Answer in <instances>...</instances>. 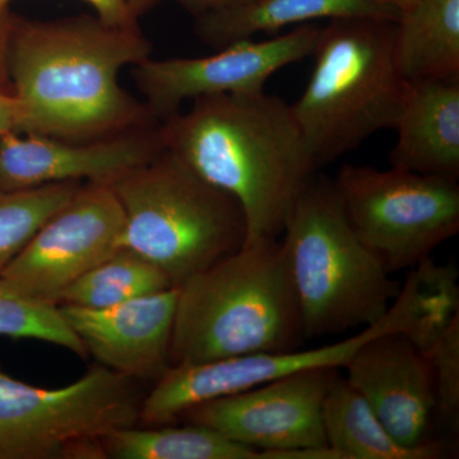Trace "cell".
<instances>
[{
    "label": "cell",
    "mask_w": 459,
    "mask_h": 459,
    "mask_svg": "<svg viewBox=\"0 0 459 459\" xmlns=\"http://www.w3.org/2000/svg\"><path fill=\"white\" fill-rule=\"evenodd\" d=\"M323 425L336 459H439L446 455V444L437 440L407 446L394 439L341 369L329 374Z\"/></svg>",
    "instance_id": "obj_18"
},
{
    "label": "cell",
    "mask_w": 459,
    "mask_h": 459,
    "mask_svg": "<svg viewBox=\"0 0 459 459\" xmlns=\"http://www.w3.org/2000/svg\"><path fill=\"white\" fill-rule=\"evenodd\" d=\"M82 181L0 192V274L48 220L68 204Z\"/></svg>",
    "instance_id": "obj_22"
},
{
    "label": "cell",
    "mask_w": 459,
    "mask_h": 459,
    "mask_svg": "<svg viewBox=\"0 0 459 459\" xmlns=\"http://www.w3.org/2000/svg\"><path fill=\"white\" fill-rule=\"evenodd\" d=\"M151 56L138 27L98 16L27 20L13 13L8 72L18 104L17 133L93 142L161 123L124 90L119 74Z\"/></svg>",
    "instance_id": "obj_1"
},
{
    "label": "cell",
    "mask_w": 459,
    "mask_h": 459,
    "mask_svg": "<svg viewBox=\"0 0 459 459\" xmlns=\"http://www.w3.org/2000/svg\"><path fill=\"white\" fill-rule=\"evenodd\" d=\"M12 0H0V12L9 8ZM95 9L96 16L108 25L138 27V21L132 16L126 0H83Z\"/></svg>",
    "instance_id": "obj_26"
},
{
    "label": "cell",
    "mask_w": 459,
    "mask_h": 459,
    "mask_svg": "<svg viewBox=\"0 0 459 459\" xmlns=\"http://www.w3.org/2000/svg\"><path fill=\"white\" fill-rule=\"evenodd\" d=\"M319 30L307 23L268 40L234 42L208 56H150L133 66V81L153 117L164 122L188 100L262 92L272 75L312 56Z\"/></svg>",
    "instance_id": "obj_11"
},
{
    "label": "cell",
    "mask_w": 459,
    "mask_h": 459,
    "mask_svg": "<svg viewBox=\"0 0 459 459\" xmlns=\"http://www.w3.org/2000/svg\"><path fill=\"white\" fill-rule=\"evenodd\" d=\"M18 123L17 100L12 92H0V137L16 131Z\"/></svg>",
    "instance_id": "obj_29"
},
{
    "label": "cell",
    "mask_w": 459,
    "mask_h": 459,
    "mask_svg": "<svg viewBox=\"0 0 459 459\" xmlns=\"http://www.w3.org/2000/svg\"><path fill=\"white\" fill-rule=\"evenodd\" d=\"M164 151L161 123L84 143L8 132L0 137V192L65 181L111 184Z\"/></svg>",
    "instance_id": "obj_13"
},
{
    "label": "cell",
    "mask_w": 459,
    "mask_h": 459,
    "mask_svg": "<svg viewBox=\"0 0 459 459\" xmlns=\"http://www.w3.org/2000/svg\"><path fill=\"white\" fill-rule=\"evenodd\" d=\"M159 2L160 0H126V7L137 21L141 17L146 16L148 12L152 11L159 4Z\"/></svg>",
    "instance_id": "obj_30"
},
{
    "label": "cell",
    "mask_w": 459,
    "mask_h": 459,
    "mask_svg": "<svg viewBox=\"0 0 459 459\" xmlns=\"http://www.w3.org/2000/svg\"><path fill=\"white\" fill-rule=\"evenodd\" d=\"M342 369L394 439L407 446L430 440L428 431L437 415L433 376L424 353L406 334H377Z\"/></svg>",
    "instance_id": "obj_14"
},
{
    "label": "cell",
    "mask_w": 459,
    "mask_h": 459,
    "mask_svg": "<svg viewBox=\"0 0 459 459\" xmlns=\"http://www.w3.org/2000/svg\"><path fill=\"white\" fill-rule=\"evenodd\" d=\"M433 376L437 415L452 431L459 427V316L424 351Z\"/></svg>",
    "instance_id": "obj_25"
},
{
    "label": "cell",
    "mask_w": 459,
    "mask_h": 459,
    "mask_svg": "<svg viewBox=\"0 0 459 459\" xmlns=\"http://www.w3.org/2000/svg\"><path fill=\"white\" fill-rule=\"evenodd\" d=\"M123 208L122 247L179 287L247 240L240 204L166 150L108 184Z\"/></svg>",
    "instance_id": "obj_6"
},
{
    "label": "cell",
    "mask_w": 459,
    "mask_h": 459,
    "mask_svg": "<svg viewBox=\"0 0 459 459\" xmlns=\"http://www.w3.org/2000/svg\"><path fill=\"white\" fill-rule=\"evenodd\" d=\"M333 184L352 229L391 274L458 234V180L347 164Z\"/></svg>",
    "instance_id": "obj_8"
},
{
    "label": "cell",
    "mask_w": 459,
    "mask_h": 459,
    "mask_svg": "<svg viewBox=\"0 0 459 459\" xmlns=\"http://www.w3.org/2000/svg\"><path fill=\"white\" fill-rule=\"evenodd\" d=\"M175 2L197 18L213 13V12L235 7V5L244 4L250 0H175Z\"/></svg>",
    "instance_id": "obj_28"
},
{
    "label": "cell",
    "mask_w": 459,
    "mask_h": 459,
    "mask_svg": "<svg viewBox=\"0 0 459 459\" xmlns=\"http://www.w3.org/2000/svg\"><path fill=\"white\" fill-rule=\"evenodd\" d=\"M12 17L13 12L5 8L0 12V92H12L11 78L8 72V39L11 31Z\"/></svg>",
    "instance_id": "obj_27"
},
{
    "label": "cell",
    "mask_w": 459,
    "mask_h": 459,
    "mask_svg": "<svg viewBox=\"0 0 459 459\" xmlns=\"http://www.w3.org/2000/svg\"><path fill=\"white\" fill-rule=\"evenodd\" d=\"M394 23L355 18L320 27L312 75L291 105L316 169L394 128L409 86L395 60Z\"/></svg>",
    "instance_id": "obj_4"
},
{
    "label": "cell",
    "mask_w": 459,
    "mask_h": 459,
    "mask_svg": "<svg viewBox=\"0 0 459 459\" xmlns=\"http://www.w3.org/2000/svg\"><path fill=\"white\" fill-rule=\"evenodd\" d=\"M178 294L172 287L104 309L57 307L100 365L134 380H157L171 367Z\"/></svg>",
    "instance_id": "obj_15"
},
{
    "label": "cell",
    "mask_w": 459,
    "mask_h": 459,
    "mask_svg": "<svg viewBox=\"0 0 459 459\" xmlns=\"http://www.w3.org/2000/svg\"><path fill=\"white\" fill-rule=\"evenodd\" d=\"M0 336L33 338L87 358L86 349L56 305L0 294Z\"/></svg>",
    "instance_id": "obj_24"
},
{
    "label": "cell",
    "mask_w": 459,
    "mask_h": 459,
    "mask_svg": "<svg viewBox=\"0 0 459 459\" xmlns=\"http://www.w3.org/2000/svg\"><path fill=\"white\" fill-rule=\"evenodd\" d=\"M135 382L100 364L56 389L0 371V459H104L102 437L140 422Z\"/></svg>",
    "instance_id": "obj_7"
},
{
    "label": "cell",
    "mask_w": 459,
    "mask_h": 459,
    "mask_svg": "<svg viewBox=\"0 0 459 459\" xmlns=\"http://www.w3.org/2000/svg\"><path fill=\"white\" fill-rule=\"evenodd\" d=\"M122 205L108 184L83 183L0 274V294L56 305L66 287L122 246Z\"/></svg>",
    "instance_id": "obj_10"
},
{
    "label": "cell",
    "mask_w": 459,
    "mask_h": 459,
    "mask_svg": "<svg viewBox=\"0 0 459 459\" xmlns=\"http://www.w3.org/2000/svg\"><path fill=\"white\" fill-rule=\"evenodd\" d=\"M400 11L382 0H250L195 18V33L214 50L316 20L397 21Z\"/></svg>",
    "instance_id": "obj_17"
},
{
    "label": "cell",
    "mask_w": 459,
    "mask_h": 459,
    "mask_svg": "<svg viewBox=\"0 0 459 459\" xmlns=\"http://www.w3.org/2000/svg\"><path fill=\"white\" fill-rule=\"evenodd\" d=\"M418 320V299L412 277L407 273L397 298L379 322L344 338L307 351L263 352L201 362L172 365L156 380L142 401L140 421L148 427L172 424L186 411L204 402L238 394L310 369H342L359 349L385 332L409 336Z\"/></svg>",
    "instance_id": "obj_9"
},
{
    "label": "cell",
    "mask_w": 459,
    "mask_h": 459,
    "mask_svg": "<svg viewBox=\"0 0 459 459\" xmlns=\"http://www.w3.org/2000/svg\"><path fill=\"white\" fill-rule=\"evenodd\" d=\"M410 270L418 299V320L407 337L424 351L459 316V273L452 263L439 264L431 255Z\"/></svg>",
    "instance_id": "obj_23"
},
{
    "label": "cell",
    "mask_w": 459,
    "mask_h": 459,
    "mask_svg": "<svg viewBox=\"0 0 459 459\" xmlns=\"http://www.w3.org/2000/svg\"><path fill=\"white\" fill-rule=\"evenodd\" d=\"M161 132L169 152L240 204L246 244L281 238L318 170L291 105L265 91L195 99Z\"/></svg>",
    "instance_id": "obj_2"
},
{
    "label": "cell",
    "mask_w": 459,
    "mask_h": 459,
    "mask_svg": "<svg viewBox=\"0 0 459 459\" xmlns=\"http://www.w3.org/2000/svg\"><path fill=\"white\" fill-rule=\"evenodd\" d=\"M382 2L386 3V4L394 5L398 11H402V9L409 7L412 3H415L416 0H382Z\"/></svg>",
    "instance_id": "obj_31"
},
{
    "label": "cell",
    "mask_w": 459,
    "mask_h": 459,
    "mask_svg": "<svg viewBox=\"0 0 459 459\" xmlns=\"http://www.w3.org/2000/svg\"><path fill=\"white\" fill-rule=\"evenodd\" d=\"M178 290L171 367L290 351L305 341L280 238L244 244Z\"/></svg>",
    "instance_id": "obj_3"
},
{
    "label": "cell",
    "mask_w": 459,
    "mask_h": 459,
    "mask_svg": "<svg viewBox=\"0 0 459 459\" xmlns=\"http://www.w3.org/2000/svg\"><path fill=\"white\" fill-rule=\"evenodd\" d=\"M392 168L459 179V78L409 82Z\"/></svg>",
    "instance_id": "obj_16"
},
{
    "label": "cell",
    "mask_w": 459,
    "mask_h": 459,
    "mask_svg": "<svg viewBox=\"0 0 459 459\" xmlns=\"http://www.w3.org/2000/svg\"><path fill=\"white\" fill-rule=\"evenodd\" d=\"M394 56L407 82L459 78V0H416L402 9Z\"/></svg>",
    "instance_id": "obj_19"
},
{
    "label": "cell",
    "mask_w": 459,
    "mask_h": 459,
    "mask_svg": "<svg viewBox=\"0 0 459 459\" xmlns=\"http://www.w3.org/2000/svg\"><path fill=\"white\" fill-rule=\"evenodd\" d=\"M333 369H310L223 395L180 416L212 429L261 453V458L294 459L298 453L327 448L323 402Z\"/></svg>",
    "instance_id": "obj_12"
},
{
    "label": "cell",
    "mask_w": 459,
    "mask_h": 459,
    "mask_svg": "<svg viewBox=\"0 0 459 459\" xmlns=\"http://www.w3.org/2000/svg\"><path fill=\"white\" fill-rule=\"evenodd\" d=\"M120 428L101 439L105 458L113 459H255L261 453L232 442L212 429L189 424Z\"/></svg>",
    "instance_id": "obj_20"
},
{
    "label": "cell",
    "mask_w": 459,
    "mask_h": 459,
    "mask_svg": "<svg viewBox=\"0 0 459 459\" xmlns=\"http://www.w3.org/2000/svg\"><path fill=\"white\" fill-rule=\"evenodd\" d=\"M164 272L146 258L120 247L66 287L57 305L104 309L172 289Z\"/></svg>",
    "instance_id": "obj_21"
},
{
    "label": "cell",
    "mask_w": 459,
    "mask_h": 459,
    "mask_svg": "<svg viewBox=\"0 0 459 459\" xmlns=\"http://www.w3.org/2000/svg\"><path fill=\"white\" fill-rule=\"evenodd\" d=\"M300 307L305 340L369 327L401 285L347 220L333 180L307 183L280 238Z\"/></svg>",
    "instance_id": "obj_5"
}]
</instances>
